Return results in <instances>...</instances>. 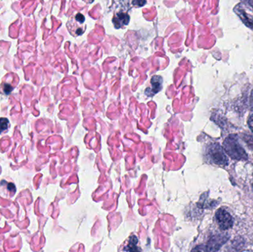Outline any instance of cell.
Instances as JSON below:
<instances>
[{
  "instance_id": "obj_1",
  "label": "cell",
  "mask_w": 253,
  "mask_h": 252,
  "mask_svg": "<svg viewBox=\"0 0 253 252\" xmlns=\"http://www.w3.org/2000/svg\"><path fill=\"white\" fill-rule=\"evenodd\" d=\"M224 148L226 153L235 160L248 159V155L238 142V137L235 135H230L224 140Z\"/></svg>"
},
{
  "instance_id": "obj_2",
  "label": "cell",
  "mask_w": 253,
  "mask_h": 252,
  "mask_svg": "<svg viewBox=\"0 0 253 252\" xmlns=\"http://www.w3.org/2000/svg\"><path fill=\"white\" fill-rule=\"evenodd\" d=\"M207 156L213 164L219 166H227L228 164V158L219 143H212L207 147Z\"/></svg>"
},
{
  "instance_id": "obj_3",
  "label": "cell",
  "mask_w": 253,
  "mask_h": 252,
  "mask_svg": "<svg viewBox=\"0 0 253 252\" xmlns=\"http://www.w3.org/2000/svg\"><path fill=\"white\" fill-rule=\"evenodd\" d=\"M216 220L219 227L222 230H227L233 226V219L231 215L224 209H219L216 214Z\"/></svg>"
},
{
  "instance_id": "obj_4",
  "label": "cell",
  "mask_w": 253,
  "mask_h": 252,
  "mask_svg": "<svg viewBox=\"0 0 253 252\" xmlns=\"http://www.w3.org/2000/svg\"><path fill=\"white\" fill-rule=\"evenodd\" d=\"M234 11L236 15L240 18L241 22H242L247 28L253 31V18L246 13L244 8L241 7V4L236 5V7L234 8Z\"/></svg>"
},
{
  "instance_id": "obj_5",
  "label": "cell",
  "mask_w": 253,
  "mask_h": 252,
  "mask_svg": "<svg viewBox=\"0 0 253 252\" xmlns=\"http://www.w3.org/2000/svg\"><path fill=\"white\" fill-rule=\"evenodd\" d=\"M151 82L152 87L147 88L146 91H145V94L148 95V96H153L155 94L159 93L162 90L163 79L160 76H155L151 79Z\"/></svg>"
},
{
  "instance_id": "obj_6",
  "label": "cell",
  "mask_w": 253,
  "mask_h": 252,
  "mask_svg": "<svg viewBox=\"0 0 253 252\" xmlns=\"http://www.w3.org/2000/svg\"><path fill=\"white\" fill-rule=\"evenodd\" d=\"M227 237H226L225 235H219V236H213V238L209 241L207 248L204 250L210 251V252L218 251L227 241Z\"/></svg>"
},
{
  "instance_id": "obj_7",
  "label": "cell",
  "mask_w": 253,
  "mask_h": 252,
  "mask_svg": "<svg viewBox=\"0 0 253 252\" xmlns=\"http://www.w3.org/2000/svg\"><path fill=\"white\" fill-rule=\"evenodd\" d=\"M130 22V16L125 13L119 12L115 14L113 19V23L117 29L128 25Z\"/></svg>"
},
{
  "instance_id": "obj_8",
  "label": "cell",
  "mask_w": 253,
  "mask_h": 252,
  "mask_svg": "<svg viewBox=\"0 0 253 252\" xmlns=\"http://www.w3.org/2000/svg\"><path fill=\"white\" fill-rule=\"evenodd\" d=\"M138 238L135 236H131L130 238L129 242H128V246L124 249V251H128V252H138L140 251L139 249L137 248V244H138Z\"/></svg>"
},
{
  "instance_id": "obj_9",
  "label": "cell",
  "mask_w": 253,
  "mask_h": 252,
  "mask_svg": "<svg viewBox=\"0 0 253 252\" xmlns=\"http://www.w3.org/2000/svg\"><path fill=\"white\" fill-rule=\"evenodd\" d=\"M9 121L6 118H0V134L8 129Z\"/></svg>"
},
{
  "instance_id": "obj_10",
  "label": "cell",
  "mask_w": 253,
  "mask_h": 252,
  "mask_svg": "<svg viewBox=\"0 0 253 252\" xmlns=\"http://www.w3.org/2000/svg\"><path fill=\"white\" fill-rule=\"evenodd\" d=\"M131 1L134 6L142 7L146 4V0H131Z\"/></svg>"
},
{
  "instance_id": "obj_11",
  "label": "cell",
  "mask_w": 253,
  "mask_h": 252,
  "mask_svg": "<svg viewBox=\"0 0 253 252\" xmlns=\"http://www.w3.org/2000/svg\"><path fill=\"white\" fill-rule=\"evenodd\" d=\"M4 90H5V94H9L11 91H12V87H11V86L9 85V84H5Z\"/></svg>"
},
{
  "instance_id": "obj_12",
  "label": "cell",
  "mask_w": 253,
  "mask_h": 252,
  "mask_svg": "<svg viewBox=\"0 0 253 252\" xmlns=\"http://www.w3.org/2000/svg\"><path fill=\"white\" fill-rule=\"evenodd\" d=\"M248 125L250 129H251V130L253 132V114L250 117V118H249Z\"/></svg>"
},
{
  "instance_id": "obj_13",
  "label": "cell",
  "mask_w": 253,
  "mask_h": 252,
  "mask_svg": "<svg viewBox=\"0 0 253 252\" xmlns=\"http://www.w3.org/2000/svg\"><path fill=\"white\" fill-rule=\"evenodd\" d=\"M241 1L253 8V0H241Z\"/></svg>"
},
{
  "instance_id": "obj_14",
  "label": "cell",
  "mask_w": 253,
  "mask_h": 252,
  "mask_svg": "<svg viewBox=\"0 0 253 252\" xmlns=\"http://www.w3.org/2000/svg\"><path fill=\"white\" fill-rule=\"evenodd\" d=\"M250 103H251L252 107L253 108V91L251 94V97H250Z\"/></svg>"
},
{
  "instance_id": "obj_15",
  "label": "cell",
  "mask_w": 253,
  "mask_h": 252,
  "mask_svg": "<svg viewBox=\"0 0 253 252\" xmlns=\"http://www.w3.org/2000/svg\"><path fill=\"white\" fill-rule=\"evenodd\" d=\"M93 0H89V2H93Z\"/></svg>"
},
{
  "instance_id": "obj_16",
  "label": "cell",
  "mask_w": 253,
  "mask_h": 252,
  "mask_svg": "<svg viewBox=\"0 0 253 252\" xmlns=\"http://www.w3.org/2000/svg\"></svg>"
}]
</instances>
